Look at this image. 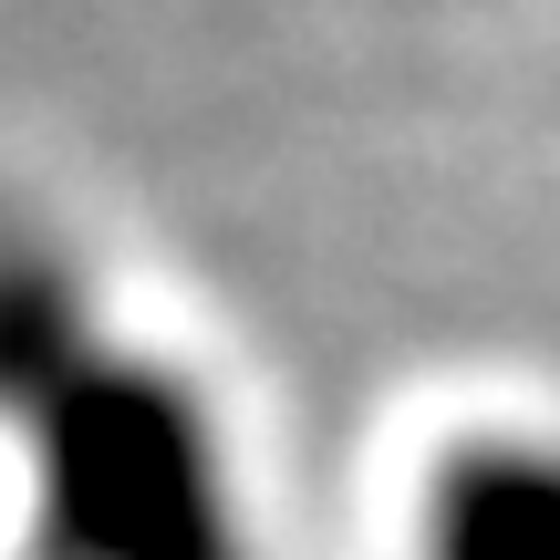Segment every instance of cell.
I'll use <instances>...</instances> for the list:
<instances>
[{
	"mask_svg": "<svg viewBox=\"0 0 560 560\" xmlns=\"http://www.w3.org/2000/svg\"><path fill=\"white\" fill-rule=\"evenodd\" d=\"M436 560H560V457H478L446 478Z\"/></svg>",
	"mask_w": 560,
	"mask_h": 560,
	"instance_id": "6da1fadb",
	"label": "cell"
}]
</instances>
